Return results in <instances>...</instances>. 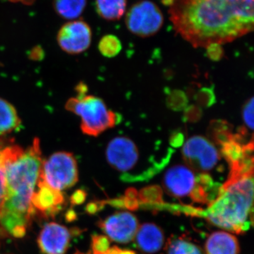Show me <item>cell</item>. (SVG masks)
Returning <instances> with one entry per match:
<instances>
[{"label":"cell","instance_id":"cell-1","mask_svg":"<svg viewBox=\"0 0 254 254\" xmlns=\"http://www.w3.org/2000/svg\"><path fill=\"white\" fill-rule=\"evenodd\" d=\"M174 29L195 48L230 43L254 29V0H163Z\"/></svg>","mask_w":254,"mask_h":254},{"label":"cell","instance_id":"cell-2","mask_svg":"<svg viewBox=\"0 0 254 254\" xmlns=\"http://www.w3.org/2000/svg\"><path fill=\"white\" fill-rule=\"evenodd\" d=\"M40 141L33 144L7 165L6 194L0 208V228L10 236L21 238L31 225L34 210L32 198L43 159Z\"/></svg>","mask_w":254,"mask_h":254},{"label":"cell","instance_id":"cell-3","mask_svg":"<svg viewBox=\"0 0 254 254\" xmlns=\"http://www.w3.org/2000/svg\"><path fill=\"white\" fill-rule=\"evenodd\" d=\"M254 176L222 185L216 199L205 210L195 208L193 215L234 233H245L253 225Z\"/></svg>","mask_w":254,"mask_h":254},{"label":"cell","instance_id":"cell-4","mask_svg":"<svg viewBox=\"0 0 254 254\" xmlns=\"http://www.w3.org/2000/svg\"><path fill=\"white\" fill-rule=\"evenodd\" d=\"M65 108L81 118V129L87 136H99L118 123L116 114L108 110L103 100L93 95L70 98Z\"/></svg>","mask_w":254,"mask_h":254},{"label":"cell","instance_id":"cell-5","mask_svg":"<svg viewBox=\"0 0 254 254\" xmlns=\"http://www.w3.org/2000/svg\"><path fill=\"white\" fill-rule=\"evenodd\" d=\"M39 180L53 190L63 192L77 183V162L71 153L57 152L43 161Z\"/></svg>","mask_w":254,"mask_h":254},{"label":"cell","instance_id":"cell-6","mask_svg":"<svg viewBox=\"0 0 254 254\" xmlns=\"http://www.w3.org/2000/svg\"><path fill=\"white\" fill-rule=\"evenodd\" d=\"M128 31L140 37L156 34L163 26L164 18L160 8L153 1L143 0L133 4L127 14Z\"/></svg>","mask_w":254,"mask_h":254},{"label":"cell","instance_id":"cell-7","mask_svg":"<svg viewBox=\"0 0 254 254\" xmlns=\"http://www.w3.org/2000/svg\"><path fill=\"white\" fill-rule=\"evenodd\" d=\"M182 157L187 166L200 173L213 170L221 158L220 152L205 137H190L183 145Z\"/></svg>","mask_w":254,"mask_h":254},{"label":"cell","instance_id":"cell-8","mask_svg":"<svg viewBox=\"0 0 254 254\" xmlns=\"http://www.w3.org/2000/svg\"><path fill=\"white\" fill-rule=\"evenodd\" d=\"M139 154L134 142L125 136L115 137L107 147L108 163L112 168L122 173V179L125 182L132 170L136 168Z\"/></svg>","mask_w":254,"mask_h":254},{"label":"cell","instance_id":"cell-9","mask_svg":"<svg viewBox=\"0 0 254 254\" xmlns=\"http://www.w3.org/2000/svg\"><path fill=\"white\" fill-rule=\"evenodd\" d=\"M91 28L82 21L66 23L58 35L60 48L69 54H78L88 49L91 45Z\"/></svg>","mask_w":254,"mask_h":254},{"label":"cell","instance_id":"cell-10","mask_svg":"<svg viewBox=\"0 0 254 254\" xmlns=\"http://www.w3.org/2000/svg\"><path fill=\"white\" fill-rule=\"evenodd\" d=\"M99 227L110 240L122 244L131 242L139 227L136 217L128 212L110 215L100 222Z\"/></svg>","mask_w":254,"mask_h":254},{"label":"cell","instance_id":"cell-11","mask_svg":"<svg viewBox=\"0 0 254 254\" xmlns=\"http://www.w3.org/2000/svg\"><path fill=\"white\" fill-rule=\"evenodd\" d=\"M195 177L194 171L187 165H174L165 174L164 188L175 198L190 197L194 189Z\"/></svg>","mask_w":254,"mask_h":254},{"label":"cell","instance_id":"cell-12","mask_svg":"<svg viewBox=\"0 0 254 254\" xmlns=\"http://www.w3.org/2000/svg\"><path fill=\"white\" fill-rule=\"evenodd\" d=\"M71 232L66 227L50 222L43 227L38 239L40 250L43 254H64L69 246Z\"/></svg>","mask_w":254,"mask_h":254},{"label":"cell","instance_id":"cell-13","mask_svg":"<svg viewBox=\"0 0 254 254\" xmlns=\"http://www.w3.org/2000/svg\"><path fill=\"white\" fill-rule=\"evenodd\" d=\"M36 187L37 190L32 198V207L34 213L38 211L45 216L55 215L64 202L63 192L53 190L39 179Z\"/></svg>","mask_w":254,"mask_h":254},{"label":"cell","instance_id":"cell-14","mask_svg":"<svg viewBox=\"0 0 254 254\" xmlns=\"http://www.w3.org/2000/svg\"><path fill=\"white\" fill-rule=\"evenodd\" d=\"M135 236L138 248L147 254L159 252L165 242L163 230L153 223L143 224L138 227Z\"/></svg>","mask_w":254,"mask_h":254},{"label":"cell","instance_id":"cell-15","mask_svg":"<svg viewBox=\"0 0 254 254\" xmlns=\"http://www.w3.org/2000/svg\"><path fill=\"white\" fill-rule=\"evenodd\" d=\"M221 187L208 173H200L195 177L194 189L190 198L193 203L210 205L218 196Z\"/></svg>","mask_w":254,"mask_h":254},{"label":"cell","instance_id":"cell-16","mask_svg":"<svg viewBox=\"0 0 254 254\" xmlns=\"http://www.w3.org/2000/svg\"><path fill=\"white\" fill-rule=\"evenodd\" d=\"M23 148L14 144V140L0 136V208L6 194V167L23 152Z\"/></svg>","mask_w":254,"mask_h":254},{"label":"cell","instance_id":"cell-17","mask_svg":"<svg viewBox=\"0 0 254 254\" xmlns=\"http://www.w3.org/2000/svg\"><path fill=\"white\" fill-rule=\"evenodd\" d=\"M205 254H239L240 245L236 237L226 232H215L208 237Z\"/></svg>","mask_w":254,"mask_h":254},{"label":"cell","instance_id":"cell-18","mask_svg":"<svg viewBox=\"0 0 254 254\" xmlns=\"http://www.w3.org/2000/svg\"><path fill=\"white\" fill-rule=\"evenodd\" d=\"M21 121L14 106L0 98V136L12 133L21 126Z\"/></svg>","mask_w":254,"mask_h":254},{"label":"cell","instance_id":"cell-19","mask_svg":"<svg viewBox=\"0 0 254 254\" xmlns=\"http://www.w3.org/2000/svg\"><path fill=\"white\" fill-rule=\"evenodd\" d=\"M97 12L107 20H118L126 11L127 0H96Z\"/></svg>","mask_w":254,"mask_h":254},{"label":"cell","instance_id":"cell-20","mask_svg":"<svg viewBox=\"0 0 254 254\" xmlns=\"http://www.w3.org/2000/svg\"><path fill=\"white\" fill-rule=\"evenodd\" d=\"M86 0H55L57 12L68 19L78 17L86 7Z\"/></svg>","mask_w":254,"mask_h":254},{"label":"cell","instance_id":"cell-21","mask_svg":"<svg viewBox=\"0 0 254 254\" xmlns=\"http://www.w3.org/2000/svg\"><path fill=\"white\" fill-rule=\"evenodd\" d=\"M168 254H205L198 245L183 237H172L166 246Z\"/></svg>","mask_w":254,"mask_h":254},{"label":"cell","instance_id":"cell-22","mask_svg":"<svg viewBox=\"0 0 254 254\" xmlns=\"http://www.w3.org/2000/svg\"><path fill=\"white\" fill-rule=\"evenodd\" d=\"M208 135L215 143L220 145L230 140L234 133L230 124L223 120H215L210 124Z\"/></svg>","mask_w":254,"mask_h":254},{"label":"cell","instance_id":"cell-23","mask_svg":"<svg viewBox=\"0 0 254 254\" xmlns=\"http://www.w3.org/2000/svg\"><path fill=\"white\" fill-rule=\"evenodd\" d=\"M98 49L103 56L114 58L121 51L122 43L118 37L113 35H107L100 40Z\"/></svg>","mask_w":254,"mask_h":254},{"label":"cell","instance_id":"cell-24","mask_svg":"<svg viewBox=\"0 0 254 254\" xmlns=\"http://www.w3.org/2000/svg\"><path fill=\"white\" fill-rule=\"evenodd\" d=\"M163 190L160 187L152 186L143 189L138 193L139 205L141 204L158 205L163 203Z\"/></svg>","mask_w":254,"mask_h":254},{"label":"cell","instance_id":"cell-25","mask_svg":"<svg viewBox=\"0 0 254 254\" xmlns=\"http://www.w3.org/2000/svg\"><path fill=\"white\" fill-rule=\"evenodd\" d=\"M92 247L93 254H101L110 248V242L108 237L101 235H95L92 238Z\"/></svg>","mask_w":254,"mask_h":254},{"label":"cell","instance_id":"cell-26","mask_svg":"<svg viewBox=\"0 0 254 254\" xmlns=\"http://www.w3.org/2000/svg\"><path fill=\"white\" fill-rule=\"evenodd\" d=\"M254 98H251L243 108V120L245 125L251 131L254 129Z\"/></svg>","mask_w":254,"mask_h":254},{"label":"cell","instance_id":"cell-27","mask_svg":"<svg viewBox=\"0 0 254 254\" xmlns=\"http://www.w3.org/2000/svg\"><path fill=\"white\" fill-rule=\"evenodd\" d=\"M206 49L207 53L210 59L219 60L223 56V49L221 45L212 44L207 47Z\"/></svg>","mask_w":254,"mask_h":254},{"label":"cell","instance_id":"cell-28","mask_svg":"<svg viewBox=\"0 0 254 254\" xmlns=\"http://www.w3.org/2000/svg\"><path fill=\"white\" fill-rule=\"evenodd\" d=\"M85 197H86V193H85V191L81 190H78L77 191H76V193H75L74 194H73L71 200H72L73 202L81 203V202L84 200Z\"/></svg>","mask_w":254,"mask_h":254},{"label":"cell","instance_id":"cell-29","mask_svg":"<svg viewBox=\"0 0 254 254\" xmlns=\"http://www.w3.org/2000/svg\"><path fill=\"white\" fill-rule=\"evenodd\" d=\"M119 254H136L133 252H131V251H123L121 250V252H120Z\"/></svg>","mask_w":254,"mask_h":254},{"label":"cell","instance_id":"cell-30","mask_svg":"<svg viewBox=\"0 0 254 254\" xmlns=\"http://www.w3.org/2000/svg\"><path fill=\"white\" fill-rule=\"evenodd\" d=\"M0 254H11L5 253V252H0Z\"/></svg>","mask_w":254,"mask_h":254},{"label":"cell","instance_id":"cell-31","mask_svg":"<svg viewBox=\"0 0 254 254\" xmlns=\"http://www.w3.org/2000/svg\"></svg>","mask_w":254,"mask_h":254}]
</instances>
